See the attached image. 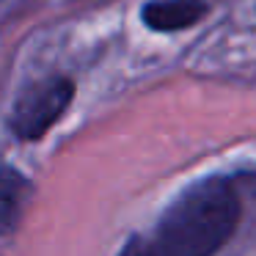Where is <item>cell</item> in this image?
I'll return each mask as SVG.
<instances>
[{
	"label": "cell",
	"mask_w": 256,
	"mask_h": 256,
	"mask_svg": "<svg viewBox=\"0 0 256 256\" xmlns=\"http://www.w3.org/2000/svg\"><path fill=\"white\" fill-rule=\"evenodd\" d=\"M240 218V198L232 182L204 179L184 190L162 215L146 256H212Z\"/></svg>",
	"instance_id": "1"
},
{
	"label": "cell",
	"mask_w": 256,
	"mask_h": 256,
	"mask_svg": "<svg viewBox=\"0 0 256 256\" xmlns=\"http://www.w3.org/2000/svg\"><path fill=\"white\" fill-rule=\"evenodd\" d=\"M72 100V83L64 78L39 83L22 94L12 116V127L20 138H39L50 130V124L66 110Z\"/></svg>",
	"instance_id": "2"
},
{
	"label": "cell",
	"mask_w": 256,
	"mask_h": 256,
	"mask_svg": "<svg viewBox=\"0 0 256 256\" xmlns=\"http://www.w3.org/2000/svg\"><path fill=\"white\" fill-rule=\"evenodd\" d=\"M206 14L204 0H160L144 8V22L152 30H182Z\"/></svg>",
	"instance_id": "3"
},
{
	"label": "cell",
	"mask_w": 256,
	"mask_h": 256,
	"mask_svg": "<svg viewBox=\"0 0 256 256\" xmlns=\"http://www.w3.org/2000/svg\"><path fill=\"white\" fill-rule=\"evenodd\" d=\"M28 198V182L12 168H0V234L12 232Z\"/></svg>",
	"instance_id": "4"
},
{
	"label": "cell",
	"mask_w": 256,
	"mask_h": 256,
	"mask_svg": "<svg viewBox=\"0 0 256 256\" xmlns=\"http://www.w3.org/2000/svg\"><path fill=\"white\" fill-rule=\"evenodd\" d=\"M122 256H144V254H140V248H138V245H135V242H132V245H130V248H127V250H124V254H122Z\"/></svg>",
	"instance_id": "5"
}]
</instances>
